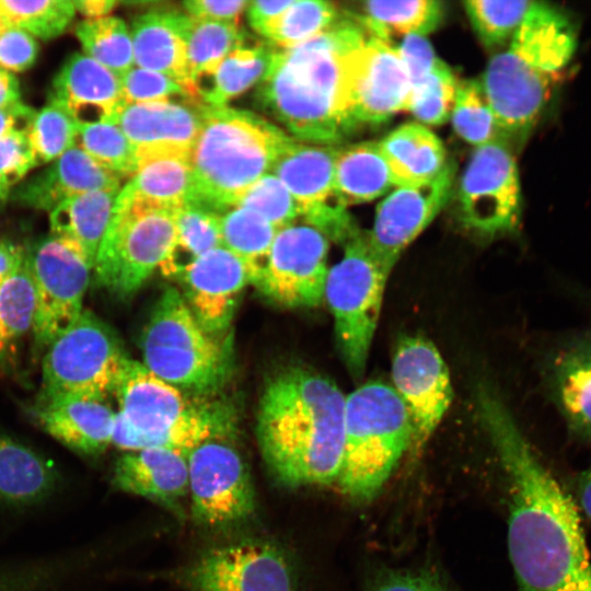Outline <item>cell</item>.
Here are the masks:
<instances>
[{
	"instance_id": "cell-30",
	"label": "cell",
	"mask_w": 591,
	"mask_h": 591,
	"mask_svg": "<svg viewBox=\"0 0 591 591\" xmlns=\"http://www.w3.org/2000/svg\"><path fill=\"white\" fill-rule=\"evenodd\" d=\"M549 370L555 402L569 428L591 439V337L561 347Z\"/></svg>"
},
{
	"instance_id": "cell-18",
	"label": "cell",
	"mask_w": 591,
	"mask_h": 591,
	"mask_svg": "<svg viewBox=\"0 0 591 591\" xmlns=\"http://www.w3.org/2000/svg\"><path fill=\"white\" fill-rule=\"evenodd\" d=\"M337 148L303 142L288 136L271 166L273 174L297 202L300 216L326 236L335 234L348 212L334 196Z\"/></svg>"
},
{
	"instance_id": "cell-49",
	"label": "cell",
	"mask_w": 591,
	"mask_h": 591,
	"mask_svg": "<svg viewBox=\"0 0 591 591\" xmlns=\"http://www.w3.org/2000/svg\"><path fill=\"white\" fill-rule=\"evenodd\" d=\"M119 79L126 103L171 101L179 97L199 104L190 97L184 85L160 72L134 66Z\"/></svg>"
},
{
	"instance_id": "cell-41",
	"label": "cell",
	"mask_w": 591,
	"mask_h": 591,
	"mask_svg": "<svg viewBox=\"0 0 591 591\" xmlns=\"http://www.w3.org/2000/svg\"><path fill=\"white\" fill-rule=\"evenodd\" d=\"M338 9L322 0H293L269 30L266 38L280 49L294 47L338 21Z\"/></svg>"
},
{
	"instance_id": "cell-59",
	"label": "cell",
	"mask_w": 591,
	"mask_h": 591,
	"mask_svg": "<svg viewBox=\"0 0 591 591\" xmlns=\"http://www.w3.org/2000/svg\"><path fill=\"white\" fill-rule=\"evenodd\" d=\"M118 4L115 0H76L73 5L86 19L104 18Z\"/></svg>"
},
{
	"instance_id": "cell-8",
	"label": "cell",
	"mask_w": 591,
	"mask_h": 591,
	"mask_svg": "<svg viewBox=\"0 0 591 591\" xmlns=\"http://www.w3.org/2000/svg\"><path fill=\"white\" fill-rule=\"evenodd\" d=\"M176 247V209L123 187L92 271L99 286L118 298H127L158 268L174 271Z\"/></svg>"
},
{
	"instance_id": "cell-35",
	"label": "cell",
	"mask_w": 591,
	"mask_h": 591,
	"mask_svg": "<svg viewBox=\"0 0 591 591\" xmlns=\"http://www.w3.org/2000/svg\"><path fill=\"white\" fill-rule=\"evenodd\" d=\"M362 25L374 36L389 40V36H425L437 28L443 16V7L437 0L367 1L362 7Z\"/></svg>"
},
{
	"instance_id": "cell-7",
	"label": "cell",
	"mask_w": 591,
	"mask_h": 591,
	"mask_svg": "<svg viewBox=\"0 0 591 591\" xmlns=\"http://www.w3.org/2000/svg\"><path fill=\"white\" fill-rule=\"evenodd\" d=\"M413 428L402 399L381 381L346 395L344 452L337 486L350 499H373L410 450Z\"/></svg>"
},
{
	"instance_id": "cell-4",
	"label": "cell",
	"mask_w": 591,
	"mask_h": 591,
	"mask_svg": "<svg viewBox=\"0 0 591 591\" xmlns=\"http://www.w3.org/2000/svg\"><path fill=\"white\" fill-rule=\"evenodd\" d=\"M576 48L577 33L569 18L534 1L507 49L489 60L479 80L507 137L532 129Z\"/></svg>"
},
{
	"instance_id": "cell-10",
	"label": "cell",
	"mask_w": 591,
	"mask_h": 591,
	"mask_svg": "<svg viewBox=\"0 0 591 591\" xmlns=\"http://www.w3.org/2000/svg\"><path fill=\"white\" fill-rule=\"evenodd\" d=\"M390 274L361 231L344 244L343 257L328 269L324 300L333 314L341 359L354 379L366 371Z\"/></svg>"
},
{
	"instance_id": "cell-24",
	"label": "cell",
	"mask_w": 591,
	"mask_h": 591,
	"mask_svg": "<svg viewBox=\"0 0 591 591\" xmlns=\"http://www.w3.org/2000/svg\"><path fill=\"white\" fill-rule=\"evenodd\" d=\"M115 414L105 399L86 397L38 398L32 410L40 429L86 457L112 444Z\"/></svg>"
},
{
	"instance_id": "cell-58",
	"label": "cell",
	"mask_w": 591,
	"mask_h": 591,
	"mask_svg": "<svg viewBox=\"0 0 591 591\" xmlns=\"http://www.w3.org/2000/svg\"><path fill=\"white\" fill-rule=\"evenodd\" d=\"M21 102L19 81L13 73L0 67V108H5Z\"/></svg>"
},
{
	"instance_id": "cell-36",
	"label": "cell",
	"mask_w": 591,
	"mask_h": 591,
	"mask_svg": "<svg viewBox=\"0 0 591 591\" xmlns=\"http://www.w3.org/2000/svg\"><path fill=\"white\" fill-rule=\"evenodd\" d=\"M220 231L222 246L247 265L255 285L279 229L252 210L234 207L220 216Z\"/></svg>"
},
{
	"instance_id": "cell-26",
	"label": "cell",
	"mask_w": 591,
	"mask_h": 591,
	"mask_svg": "<svg viewBox=\"0 0 591 591\" xmlns=\"http://www.w3.org/2000/svg\"><path fill=\"white\" fill-rule=\"evenodd\" d=\"M187 14L177 11L153 10L132 21L130 37L135 66L165 74L192 93L187 56ZM199 103V102H197Z\"/></svg>"
},
{
	"instance_id": "cell-48",
	"label": "cell",
	"mask_w": 591,
	"mask_h": 591,
	"mask_svg": "<svg viewBox=\"0 0 591 591\" xmlns=\"http://www.w3.org/2000/svg\"><path fill=\"white\" fill-rule=\"evenodd\" d=\"M220 216L192 204L177 208L176 251L183 250L192 260L206 252L221 247Z\"/></svg>"
},
{
	"instance_id": "cell-56",
	"label": "cell",
	"mask_w": 591,
	"mask_h": 591,
	"mask_svg": "<svg viewBox=\"0 0 591 591\" xmlns=\"http://www.w3.org/2000/svg\"><path fill=\"white\" fill-rule=\"evenodd\" d=\"M35 113L22 102L0 108V139L13 131H28Z\"/></svg>"
},
{
	"instance_id": "cell-17",
	"label": "cell",
	"mask_w": 591,
	"mask_h": 591,
	"mask_svg": "<svg viewBox=\"0 0 591 591\" xmlns=\"http://www.w3.org/2000/svg\"><path fill=\"white\" fill-rule=\"evenodd\" d=\"M392 387L408 413L415 453L427 443L442 421L452 399L449 369L438 348L422 336H404L395 347L391 366Z\"/></svg>"
},
{
	"instance_id": "cell-53",
	"label": "cell",
	"mask_w": 591,
	"mask_h": 591,
	"mask_svg": "<svg viewBox=\"0 0 591 591\" xmlns=\"http://www.w3.org/2000/svg\"><path fill=\"white\" fill-rule=\"evenodd\" d=\"M247 4L248 1L244 0H187L183 2V7L190 18L236 24Z\"/></svg>"
},
{
	"instance_id": "cell-1",
	"label": "cell",
	"mask_w": 591,
	"mask_h": 591,
	"mask_svg": "<svg viewBox=\"0 0 591 591\" xmlns=\"http://www.w3.org/2000/svg\"><path fill=\"white\" fill-rule=\"evenodd\" d=\"M476 408L508 484V548L518 591H591V561L571 496L535 454L500 395Z\"/></svg>"
},
{
	"instance_id": "cell-20",
	"label": "cell",
	"mask_w": 591,
	"mask_h": 591,
	"mask_svg": "<svg viewBox=\"0 0 591 591\" xmlns=\"http://www.w3.org/2000/svg\"><path fill=\"white\" fill-rule=\"evenodd\" d=\"M454 175V165L447 163L434 178L398 186L379 204L367 236L374 255L389 270L445 206Z\"/></svg>"
},
{
	"instance_id": "cell-13",
	"label": "cell",
	"mask_w": 591,
	"mask_h": 591,
	"mask_svg": "<svg viewBox=\"0 0 591 591\" xmlns=\"http://www.w3.org/2000/svg\"><path fill=\"white\" fill-rule=\"evenodd\" d=\"M211 438L187 455L188 496L193 519L205 526L240 523L255 510V490L247 465L231 440Z\"/></svg>"
},
{
	"instance_id": "cell-40",
	"label": "cell",
	"mask_w": 591,
	"mask_h": 591,
	"mask_svg": "<svg viewBox=\"0 0 591 591\" xmlns=\"http://www.w3.org/2000/svg\"><path fill=\"white\" fill-rule=\"evenodd\" d=\"M76 147L118 177L136 171V146L111 121L78 125Z\"/></svg>"
},
{
	"instance_id": "cell-15",
	"label": "cell",
	"mask_w": 591,
	"mask_h": 591,
	"mask_svg": "<svg viewBox=\"0 0 591 591\" xmlns=\"http://www.w3.org/2000/svg\"><path fill=\"white\" fill-rule=\"evenodd\" d=\"M329 243L309 224L280 229L254 286L274 303L293 308L318 306L324 300Z\"/></svg>"
},
{
	"instance_id": "cell-61",
	"label": "cell",
	"mask_w": 591,
	"mask_h": 591,
	"mask_svg": "<svg viewBox=\"0 0 591 591\" xmlns=\"http://www.w3.org/2000/svg\"><path fill=\"white\" fill-rule=\"evenodd\" d=\"M9 340L10 339H9V337H8L5 331H4V328H3V326H2V324L0 322V352L2 350H4V348H5Z\"/></svg>"
},
{
	"instance_id": "cell-43",
	"label": "cell",
	"mask_w": 591,
	"mask_h": 591,
	"mask_svg": "<svg viewBox=\"0 0 591 591\" xmlns=\"http://www.w3.org/2000/svg\"><path fill=\"white\" fill-rule=\"evenodd\" d=\"M456 86L451 69L438 58L429 72L412 85L408 111L421 123L442 125L451 118Z\"/></svg>"
},
{
	"instance_id": "cell-14",
	"label": "cell",
	"mask_w": 591,
	"mask_h": 591,
	"mask_svg": "<svg viewBox=\"0 0 591 591\" xmlns=\"http://www.w3.org/2000/svg\"><path fill=\"white\" fill-rule=\"evenodd\" d=\"M459 206L463 222L483 234L496 235L518 227L520 178L505 140L475 149L460 182Z\"/></svg>"
},
{
	"instance_id": "cell-23",
	"label": "cell",
	"mask_w": 591,
	"mask_h": 591,
	"mask_svg": "<svg viewBox=\"0 0 591 591\" xmlns=\"http://www.w3.org/2000/svg\"><path fill=\"white\" fill-rule=\"evenodd\" d=\"M120 188V177L73 147L43 171L16 185L10 197L25 207L50 212L78 195Z\"/></svg>"
},
{
	"instance_id": "cell-21",
	"label": "cell",
	"mask_w": 591,
	"mask_h": 591,
	"mask_svg": "<svg viewBox=\"0 0 591 591\" xmlns=\"http://www.w3.org/2000/svg\"><path fill=\"white\" fill-rule=\"evenodd\" d=\"M183 297L201 327L216 335L231 324L243 289L252 283L247 265L223 246L181 266Z\"/></svg>"
},
{
	"instance_id": "cell-52",
	"label": "cell",
	"mask_w": 591,
	"mask_h": 591,
	"mask_svg": "<svg viewBox=\"0 0 591 591\" xmlns=\"http://www.w3.org/2000/svg\"><path fill=\"white\" fill-rule=\"evenodd\" d=\"M398 50L408 71L410 86L420 81L438 59L425 36H405Z\"/></svg>"
},
{
	"instance_id": "cell-38",
	"label": "cell",
	"mask_w": 591,
	"mask_h": 591,
	"mask_svg": "<svg viewBox=\"0 0 591 591\" xmlns=\"http://www.w3.org/2000/svg\"><path fill=\"white\" fill-rule=\"evenodd\" d=\"M74 34L84 55L121 77L135 66L130 32L117 16L85 19Z\"/></svg>"
},
{
	"instance_id": "cell-42",
	"label": "cell",
	"mask_w": 591,
	"mask_h": 591,
	"mask_svg": "<svg viewBox=\"0 0 591 591\" xmlns=\"http://www.w3.org/2000/svg\"><path fill=\"white\" fill-rule=\"evenodd\" d=\"M533 3L529 0H468L464 8L483 45L496 48L509 43Z\"/></svg>"
},
{
	"instance_id": "cell-12",
	"label": "cell",
	"mask_w": 591,
	"mask_h": 591,
	"mask_svg": "<svg viewBox=\"0 0 591 591\" xmlns=\"http://www.w3.org/2000/svg\"><path fill=\"white\" fill-rule=\"evenodd\" d=\"M26 256L37 293L32 333L35 344L47 348L83 312L93 268L78 243L51 233L31 245Z\"/></svg>"
},
{
	"instance_id": "cell-28",
	"label": "cell",
	"mask_w": 591,
	"mask_h": 591,
	"mask_svg": "<svg viewBox=\"0 0 591 591\" xmlns=\"http://www.w3.org/2000/svg\"><path fill=\"white\" fill-rule=\"evenodd\" d=\"M60 471L36 450L0 431V505L25 509L60 488Z\"/></svg>"
},
{
	"instance_id": "cell-47",
	"label": "cell",
	"mask_w": 591,
	"mask_h": 591,
	"mask_svg": "<svg viewBox=\"0 0 591 591\" xmlns=\"http://www.w3.org/2000/svg\"><path fill=\"white\" fill-rule=\"evenodd\" d=\"M242 207L262 216L277 229L293 224L300 210L286 186L271 173L252 185L240 199Z\"/></svg>"
},
{
	"instance_id": "cell-62",
	"label": "cell",
	"mask_w": 591,
	"mask_h": 591,
	"mask_svg": "<svg viewBox=\"0 0 591 591\" xmlns=\"http://www.w3.org/2000/svg\"><path fill=\"white\" fill-rule=\"evenodd\" d=\"M9 196H10V194L0 187V211L2 210V208H3L4 204H5V201L8 200Z\"/></svg>"
},
{
	"instance_id": "cell-25",
	"label": "cell",
	"mask_w": 591,
	"mask_h": 591,
	"mask_svg": "<svg viewBox=\"0 0 591 591\" xmlns=\"http://www.w3.org/2000/svg\"><path fill=\"white\" fill-rule=\"evenodd\" d=\"M187 455L163 448L125 452L114 464L111 484L179 513L181 501L188 496Z\"/></svg>"
},
{
	"instance_id": "cell-16",
	"label": "cell",
	"mask_w": 591,
	"mask_h": 591,
	"mask_svg": "<svg viewBox=\"0 0 591 591\" xmlns=\"http://www.w3.org/2000/svg\"><path fill=\"white\" fill-rule=\"evenodd\" d=\"M176 578L188 591H293L292 569L285 554L254 540L213 547Z\"/></svg>"
},
{
	"instance_id": "cell-5",
	"label": "cell",
	"mask_w": 591,
	"mask_h": 591,
	"mask_svg": "<svg viewBox=\"0 0 591 591\" xmlns=\"http://www.w3.org/2000/svg\"><path fill=\"white\" fill-rule=\"evenodd\" d=\"M263 117L228 106L202 111L190 147L193 194L187 204L222 215L273 166L288 138Z\"/></svg>"
},
{
	"instance_id": "cell-6",
	"label": "cell",
	"mask_w": 591,
	"mask_h": 591,
	"mask_svg": "<svg viewBox=\"0 0 591 591\" xmlns=\"http://www.w3.org/2000/svg\"><path fill=\"white\" fill-rule=\"evenodd\" d=\"M118 402L112 444L125 451L163 448L188 454L211 438L232 434L228 406L195 404L182 391L129 359L114 392Z\"/></svg>"
},
{
	"instance_id": "cell-50",
	"label": "cell",
	"mask_w": 591,
	"mask_h": 591,
	"mask_svg": "<svg viewBox=\"0 0 591 591\" xmlns=\"http://www.w3.org/2000/svg\"><path fill=\"white\" fill-rule=\"evenodd\" d=\"M38 165L27 131H13L0 139V187L10 192Z\"/></svg>"
},
{
	"instance_id": "cell-22",
	"label": "cell",
	"mask_w": 591,
	"mask_h": 591,
	"mask_svg": "<svg viewBox=\"0 0 591 591\" xmlns=\"http://www.w3.org/2000/svg\"><path fill=\"white\" fill-rule=\"evenodd\" d=\"M48 101L66 108L78 125L112 123L125 102L119 77L81 53L72 54L62 63Z\"/></svg>"
},
{
	"instance_id": "cell-54",
	"label": "cell",
	"mask_w": 591,
	"mask_h": 591,
	"mask_svg": "<svg viewBox=\"0 0 591 591\" xmlns=\"http://www.w3.org/2000/svg\"><path fill=\"white\" fill-rule=\"evenodd\" d=\"M370 591H452L428 572H398L382 578Z\"/></svg>"
},
{
	"instance_id": "cell-19",
	"label": "cell",
	"mask_w": 591,
	"mask_h": 591,
	"mask_svg": "<svg viewBox=\"0 0 591 591\" xmlns=\"http://www.w3.org/2000/svg\"><path fill=\"white\" fill-rule=\"evenodd\" d=\"M348 89L356 128L408 111L412 86L398 47L369 33L351 57Z\"/></svg>"
},
{
	"instance_id": "cell-46",
	"label": "cell",
	"mask_w": 591,
	"mask_h": 591,
	"mask_svg": "<svg viewBox=\"0 0 591 591\" xmlns=\"http://www.w3.org/2000/svg\"><path fill=\"white\" fill-rule=\"evenodd\" d=\"M37 293L27 256L21 267L0 286V322L13 339L32 331Z\"/></svg>"
},
{
	"instance_id": "cell-9",
	"label": "cell",
	"mask_w": 591,
	"mask_h": 591,
	"mask_svg": "<svg viewBox=\"0 0 591 591\" xmlns=\"http://www.w3.org/2000/svg\"><path fill=\"white\" fill-rule=\"evenodd\" d=\"M141 349L142 364L181 391L212 392L231 369L228 345L201 327L174 287L166 288L152 309Z\"/></svg>"
},
{
	"instance_id": "cell-44",
	"label": "cell",
	"mask_w": 591,
	"mask_h": 591,
	"mask_svg": "<svg viewBox=\"0 0 591 591\" xmlns=\"http://www.w3.org/2000/svg\"><path fill=\"white\" fill-rule=\"evenodd\" d=\"M78 123L56 102L36 111L27 136L39 164H49L76 147Z\"/></svg>"
},
{
	"instance_id": "cell-45",
	"label": "cell",
	"mask_w": 591,
	"mask_h": 591,
	"mask_svg": "<svg viewBox=\"0 0 591 591\" xmlns=\"http://www.w3.org/2000/svg\"><path fill=\"white\" fill-rule=\"evenodd\" d=\"M2 7L9 22L42 40L63 34L76 15L71 0H2Z\"/></svg>"
},
{
	"instance_id": "cell-31",
	"label": "cell",
	"mask_w": 591,
	"mask_h": 591,
	"mask_svg": "<svg viewBox=\"0 0 591 591\" xmlns=\"http://www.w3.org/2000/svg\"><path fill=\"white\" fill-rule=\"evenodd\" d=\"M378 142L396 187L432 179L448 163L441 140L421 124H404Z\"/></svg>"
},
{
	"instance_id": "cell-2",
	"label": "cell",
	"mask_w": 591,
	"mask_h": 591,
	"mask_svg": "<svg viewBox=\"0 0 591 591\" xmlns=\"http://www.w3.org/2000/svg\"><path fill=\"white\" fill-rule=\"evenodd\" d=\"M345 401L334 381L306 368H287L267 381L255 431L262 457L280 485L337 484Z\"/></svg>"
},
{
	"instance_id": "cell-51",
	"label": "cell",
	"mask_w": 591,
	"mask_h": 591,
	"mask_svg": "<svg viewBox=\"0 0 591 591\" xmlns=\"http://www.w3.org/2000/svg\"><path fill=\"white\" fill-rule=\"evenodd\" d=\"M38 44L35 37L15 24L0 22V67L9 72H22L36 61Z\"/></svg>"
},
{
	"instance_id": "cell-27",
	"label": "cell",
	"mask_w": 591,
	"mask_h": 591,
	"mask_svg": "<svg viewBox=\"0 0 591 591\" xmlns=\"http://www.w3.org/2000/svg\"><path fill=\"white\" fill-rule=\"evenodd\" d=\"M205 107L189 101L124 102L112 123L136 147L174 144L190 148Z\"/></svg>"
},
{
	"instance_id": "cell-60",
	"label": "cell",
	"mask_w": 591,
	"mask_h": 591,
	"mask_svg": "<svg viewBox=\"0 0 591 591\" xmlns=\"http://www.w3.org/2000/svg\"><path fill=\"white\" fill-rule=\"evenodd\" d=\"M577 490L579 506L591 520V467L581 474Z\"/></svg>"
},
{
	"instance_id": "cell-11",
	"label": "cell",
	"mask_w": 591,
	"mask_h": 591,
	"mask_svg": "<svg viewBox=\"0 0 591 591\" xmlns=\"http://www.w3.org/2000/svg\"><path fill=\"white\" fill-rule=\"evenodd\" d=\"M129 358L109 326L83 310L79 318L48 347L42 367L38 398L105 399Z\"/></svg>"
},
{
	"instance_id": "cell-34",
	"label": "cell",
	"mask_w": 591,
	"mask_h": 591,
	"mask_svg": "<svg viewBox=\"0 0 591 591\" xmlns=\"http://www.w3.org/2000/svg\"><path fill=\"white\" fill-rule=\"evenodd\" d=\"M275 50L264 46H242L231 51L209 74L195 80L194 90L206 106L221 107L266 76Z\"/></svg>"
},
{
	"instance_id": "cell-37",
	"label": "cell",
	"mask_w": 591,
	"mask_h": 591,
	"mask_svg": "<svg viewBox=\"0 0 591 591\" xmlns=\"http://www.w3.org/2000/svg\"><path fill=\"white\" fill-rule=\"evenodd\" d=\"M189 16V15H188ZM244 32L236 23L199 20L189 16L186 56L190 90L196 79L211 73L234 49L244 46Z\"/></svg>"
},
{
	"instance_id": "cell-3",
	"label": "cell",
	"mask_w": 591,
	"mask_h": 591,
	"mask_svg": "<svg viewBox=\"0 0 591 591\" xmlns=\"http://www.w3.org/2000/svg\"><path fill=\"white\" fill-rule=\"evenodd\" d=\"M369 35L363 25L338 20L318 35L273 55L256 99L292 138L333 146L356 126L350 115L348 70Z\"/></svg>"
},
{
	"instance_id": "cell-33",
	"label": "cell",
	"mask_w": 591,
	"mask_h": 591,
	"mask_svg": "<svg viewBox=\"0 0 591 591\" xmlns=\"http://www.w3.org/2000/svg\"><path fill=\"white\" fill-rule=\"evenodd\" d=\"M120 189L84 193L61 202L49 212L50 233L78 243L92 268Z\"/></svg>"
},
{
	"instance_id": "cell-55",
	"label": "cell",
	"mask_w": 591,
	"mask_h": 591,
	"mask_svg": "<svg viewBox=\"0 0 591 591\" xmlns=\"http://www.w3.org/2000/svg\"><path fill=\"white\" fill-rule=\"evenodd\" d=\"M293 0H256L248 2L246 7L247 19L251 26L264 37L290 7Z\"/></svg>"
},
{
	"instance_id": "cell-63",
	"label": "cell",
	"mask_w": 591,
	"mask_h": 591,
	"mask_svg": "<svg viewBox=\"0 0 591 591\" xmlns=\"http://www.w3.org/2000/svg\"><path fill=\"white\" fill-rule=\"evenodd\" d=\"M3 20H7V18H5V14H4V11H3L2 0H0V22L3 21Z\"/></svg>"
},
{
	"instance_id": "cell-32",
	"label": "cell",
	"mask_w": 591,
	"mask_h": 591,
	"mask_svg": "<svg viewBox=\"0 0 591 591\" xmlns=\"http://www.w3.org/2000/svg\"><path fill=\"white\" fill-rule=\"evenodd\" d=\"M396 187L376 141H362L337 149L334 196L343 207L371 201Z\"/></svg>"
},
{
	"instance_id": "cell-57",
	"label": "cell",
	"mask_w": 591,
	"mask_h": 591,
	"mask_svg": "<svg viewBox=\"0 0 591 591\" xmlns=\"http://www.w3.org/2000/svg\"><path fill=\"white\" fill-rule=\"evenodd\" d=\"M26 250L5 239H0V286L23 264Z\"/></svg>"
},
{
	"instance_id": "cell-29",
	"label": "cell",
	"mask_w": 591,
	"mask_h": 591,
	"mask_svg": "<svg viewBox=\"0 0 591 591\" xmlns=\"http://www.w3.org/2000/svg\"><path fill=\"white\" fill-rule=\"evenodd\" d=\"M137 166L124 186L149 201L177 209L190 200V148L174 144L136 147Z\"/></svg>"
},
{
	"instance_id": "cell-39",
	"label": "cell",
	"mask_w": 591,
	"mask_h": 591,
	"mask_svg": "<svg viewBox=\"0 0 591 591\" xmlns=\"http://www.w3.org/2000/svg\"><path fill=\"white\" fill-rule=\"evenodd\" d=\"M451 120L455 132L466 142L482 147L505 140L479 80L457 82Z\"/></svg>"
}]
</instances>
